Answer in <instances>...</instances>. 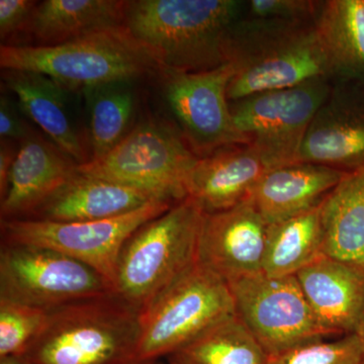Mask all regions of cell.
Segmentation results:
<instances>
[{"label": "cell", "mask_w": 364, "mask_h": 364, "mask_svg": "<svg viewBox=\"0 0 364 364\" xmlns=\"http://www.w3.org/2000/svg\"><path fill=\"white\" fill-rule=\"evenodd\" d=\"M242 2L235 0L128 1L124 26L160 70L195 73L230 61Z\"/></svg>", "instance_id": "6da1fadb"}, {"label": "cell", "mask_w": 364, "mask_h": 364, "mask_svg": "<svg viewBox=\"0 0 364 364\" xmlns=\"http://www.w3.org/2000/svg\"><path fill=\"white\" fill-rule=\"evenodd\" d=\"M203 217L202 208L186 198L139 227L117 258L114 296L143 313L195 267Z\"/></svg>", "instance_id": "7a4b0ae2"}, {"label": "cell", "mask_w": 364, "mask_h": 364, "mask_svg": "<svg viewBox=\"0 0 364 364\" xmlns=\"http://www.w3.org/2000/svg\"><path fill=\"white\" fill-rule=\"evenodd\" d=\"M249 21H238L232 39L230 102L332 77L315 26Z\"/></svg>", "instance_id": "3957f363"}, {"label": "cell", "mask_w": 364, "mask_h": 364, "mask_svg": "<svg viewBox=\"0 0 364 364\" xmlns=\"http://www.w3.org/2000/svg\"><path fill=\"white\" fill-rule=\"evenodd\" d=\"M0 67L37 72L67 90L82 91L161 73L147 50L124 26L55 46L2 44Z\"/></svg>", "instance_id": "277c9868"}, {"label": "cell", "mask_w": 364, "mask_h": 364, "mask_svg": "<svg viewBox=\"0 0 364 364\" xmlns=\"http://www.w3.org/2000/svg\"><path fill=\"white\" fill-rule=\"evenodd\" d=\"M141 314L114 294L49 311L23 358L33 364H124L133 359Z\"/></svg>", "instance_id": "5b68a950"}, {"label": "cell", "mask_w": 364, "mask_h": 364, "mask_svg": "<svg viewBox=\"0 0 364 364\" xmlns=\"http://www.w3.org/2000/svg\"><path fill=\"white\" fill-rule=\"evenodd\" d=\"M234 315L229 284L196 263L141 313L140 336L132 360H153L178 353Z\"/></svg>", "instance_id": "8992f818"}, {"label": "cell", "mask_w": 364, "mask_h": 364, "mask_svg": "<svg viewBox=\"0 0 364 364\" xmlns=\"http://www.w3.org/2000/svg\"><path fill=\"white\" fill-rule=\"evenodd\" d=\"M198 159L173 128L146 121L105 156L78 165L77 170L135 188L154 200L176 203L188 198L186 182Z\"/></svg>", "instance_id": "52a82bcc"}, {"label": "cell", "mask_w": 364, "mask_h": 364, "mask_svg": "<svg viewBox=\"0 0 364 364\" xmlns=\"http://www.w3.org/2000/svg\"><path fill=\"white\" fill-rule=\"evenodd\" d=\"M112 294L111 284L100 272L65 254L1 244L0 299L51 311Z\"/></svg>", "instance_id": "ba28073f"}, {"label": "cell", "mask_w": 364, "mask_h": 364, "mask_svg": "<svg viewBox=\"0 0 364 364\" xmlns=\"http://www.w3.org/2000/svg\"><path fill=\"white\" fill-rule=\"evenodd\" d=\"M329 79L234 102L230 107L235 128L273 168L298 162L306 131L331 95Z\"/></svg>", "instance_id": "9c48e42d"}, {"label": "cell", "mask_w": 364, "mask_h": 364, "mask_svg": "<svg viewBox=\"0 0 364 364\" xmlns=\"http://www.w3.org/2000/svg\"><path fill=\"white\" fill-rule=\"evenodd\" d=\"M173 205L154 200L129 214L100 221H1L2 243L39 246L65 254L97 270L112 289L117 258L124 242L139 227Z\"/></svg>", "instance_id": "30bf717a"}, {"label": "cell", "mask_w": 364, "mask_h": 364, "mask_svg": "<svg viewBox=\"0 0 364 364\" xmlns=\"http://www.w3.org/2000/svg\"><path fill=\"white\" fill-rule=\"evenodd\" d=\"M235 314L268 356L331 338L318 325L296 277L261 272L230 282Z\"/></svg>", "instance_id": "8fae6325"}, {"label": "cell", "mask_w": 364, "mask_h": 364, "mask_svg": "<svg viewBox=\"0 0 364 364\" xmlns=\"http://www.w3.org/2000/svg\"><path fill=\"white\" fill-rule=\"evenodd\" d=\"M234 73L231 61L212 70L160 73L165 97L182 136L198 157L228 146L247 144L235 128L227 97Z\"/></svg>", "instance_id": "7c38bea8"}, {"label": "cell", "mask_w": 364, "mask_h": 364, "mask_svg": "<svg viewBox=\"0 0 364 364\" xmlns=\"http://www.w3.org/2000/svg\"><path fill=\"white\" fill-rule=\"evenodd\" d=\"M267 225L248 200L229 210L203 214L198 263L228 284L263 272Z\"/></svg>", "instance_id": "4fadbf2b"}, {"label": "cell", "mask_w": 364, "mask_h": 364, "mask_svg": "<svg viewBox=\"0 0 364 364\" xmlns=\"http://www.w3.org/2000/svg\"><path fill=\"white\" fill-rule=\"evenodd\" d=\"M298 162L347 172L364 166V85L333 86L306 131Z\"/></svg>", "instance_id": "5bb4252c"}, {"label": "cell", "mask_w": 364, "mask_h": 364, "mask_svg": "<svg viewBox=\"0 0 364 364\" xmlns=\"http://www.w3.org/2000/svg\"><path fill=\"white\" fill-rule=\"evenodd\" d=\"M318 325L330 337L358 332L364 320V269L322 255L296 275Z\"/></svg>", "instance_id": "9a60e30c"}, {"label": "cell", "mask_w": 364, "mask_h": 364, "mask_svg": "<svg viewBox=\"0 0 364 364\" xmlns=\"http://www.w3.org/2000/svg\"><path fill=\"white\" fill-rule=\"evenodd\" d=\"M272 169L248 144L228 146L198 157L186 182V195L203 214L222 212L247 200Z\"/></svg>", "instance_id": "2e32d148"}, {"label": "cell", "mask_w": 364, "mask_h": 364, "mask_svg": "<svg viewBox=\"0 0 364 364\" xmlns=\"http://www.w3.org/2000/svg\"><path fill=\"white\" fill-rule=\"evenodd\" d=\"M78 164L55 144L31 134L21 141L1 198V221L28 219L73 174Z\"/></svg>", "instance_id": "e0dca14e"}, {"label": "cell", "mask_w": 364, "mask_h": 364, "mask_svg": "<svg viewBox=\"0 0 364 364\" xmlns=\"http://www.w3.org/2000/svg\"><path fill=\"white\" fill-rule=\"evenodd\" d=\"M142 191L76 171L28 219L88 222L112 219L154 202ZM162 202V200H161Z\"/></svg>", "instance_id": "ac0fdd59"}, {"label": "cell", "mask_w": 364, "mask_h": 364, "mask_svg": "<svg viewBox=\"0 0 364 364\" xmlns=\"http://www.w3.org/2000/svg\"><path fill=\"white\" fill-rule=\"evenodd\" d=\"M348 173L315 163L296 162L269 170L249 196L267 224L320 205Z\"/></svg>", "instance_id": "d6986e66"}, {"label": "cell", "mask_w": 364, "mask_h": 364, "mask_svg": "<svg viewBox=\"0 0 364 364\" xmlns=\"http://www.w3.org/2000/svg\"><path fill=\"white\" fill-rule=\"evenodd\" d=\"M1 76L21 112L42 129L50 142L78 165L90 161L69 111L66 88L37 72L4 70Z\"/></svg>", "instance_id": "ffe728a7"}, {"label": "cell", "mask_w": 364, "mask_h": 364, "mask_svg": "<svg viewBox=\"0 0 364 364\" xmlns=\"http://www.w3.org/2000/svg\"><path fill=\"white\" fill-rule=\"evenodd\" d=\"M128 1L45 0L38 4L25 33L33 46H55L123 26Z\"/></svg>", "instance_id": "44dd1931"}, {"label": "cell", "mask_w": 364, "mask_h": 364, "mask_svg": "<svg viewBox=\"0 0 364 364\" xmlns=\"http://www.w3.org/2000/svg\"><path fill=\"white\" fill-rule=\"evenodd\" d=\"M314 26L332 77L364 85V0L322 2Z\"/></svg>", "instance_id": "7402d4cb"}, {"label": "cell", "mask_w": 364, "mask_h": 364, "mask_svg": "<svg viewBox=\"0 0 364 364\" xmlns=\"http://www.w3.org/2000/svg\"><path fill=\"white\" fill-rule=\"evenodd\" d=\"M322 225L324 255L364 269V166L326 196Z\"/></svg>", "instance_id": "603a6c76"}, {"label": "cell", "mask_w": 364, "mask_h": 364, "mask_svg": "<svg viewBox=\"0 0 364 364\" xmlns=\"http://www.w3.org/2000/svg\"><path fill=\"white\" fill-rule=\"evenodd\" d=\"M322 203L267 225L263 273L272 277H293L324 255Z\"/></svg>", "instance_id": "cb8c5ba5"}, {"label": "cell", "mask_w": 364, "mask_h": 364, "mask_svg": "<svg viewBox=\"0 0 364 364\" xmlns=\"http://www.w3.org/2000/svg\"><path fill=\"white\" fill-rule=\"evenodd\" d=\"M130 83H107L83 90L90 114V160L105 156L128 135L135 109Z\"/></svg>", "instance_id": "d4e9b609"}, {"label": "cell", "mask_w": 364, "mask_h": 364, "mask_svg": "<svg viewBox=\"0 0 364 364\" xmlns=\"http://www.w3.org/2000/svg\"><path fill=\"white\" fill-rule=\"evenodd\" d=\"M178 353L196 364H268V354L236 315L208 329Z\"/></svg>", "instance_id": "484cf974"}, {"label": "cell", "mask_w": 364, "mask_h": 364, "mask_svg": "<svg viewBox=\"0 0 364 364\" xmlns=\"http://www.w3.org/2000/svg\"><path fill=\"white\" fill-rule=\"evenodd\" d=\"M48 315L43 309L0 299V358L25 355Z\"/></svg>", "instance_id": "4316f807"}, {"label": "cell", "mask_w": 364, "mask_h": 364, "mask_svg": "<svg viewBox=\"0 0 364 364\" xmlns=\"http://www.w3.org/2000/svg\"><path fill=\"white\" fill-rule=\"evenodd\" d=\"M268 364H363V346L353 333L299 345L270 355Z\"/></svg>", "instance_id": "83f0119b"}, {"label": "cell", "mask_w": 364, "mask_h": 364, "mask_svg": "<svg viewBox=\"0 0 364 364\" xmlns=\"http://www.w3.org/2000/svg\"><path fill=\"white\" fill-rule=\"evenodd\" d=\"M322 2L304 0H252L248 2L251 21L298 23L315 21Z\"/></svg>", "instance_id": "f1b7e54d"}, {"label": "cell", "mask_w": 364, "mask_h": 364, "mask_svg": "<svg viewBox=\"0 0 364 364\" xmlns=\"http://www.w3.org/2000/svg\"><path fill=\"white\" fill-rule=\"evenodd\" d=\"M38 6L31 0H0V38L6 40L25 32Z\"/></svg>", "instance_id": "f546056e"}, {"label": "cell", "mask_w": 364, "mask_h": 364, "mask_svg": "<svg viewBox=\"0 0 364 364\" xmlns=\"http://www.w3.org/2000/svg\"><path fill=\"white\" fill-rule=\"evenodd\" d=\"M21 109L7 95L0 97V136L1 140L23 141L31 135L30 129L21 117Z\"/></svg>", "instance_id": "4dcf8cb0"}, {"label": "cell", "mask_w": 364, "mask_h": 364, "mask_svg": "<svg viewBox=\"0 0 364 364\" xmlns=\"http://www.w3.org/2000/svg\"><path fill=\"white\" fill-rule=\"evenodd\" d=\"M11 142L13 141L1 140L0 143V198L6 195L9 174L18 153Z\"/></svg>", "instance_id": "1f68e13d"}, {"label": "cell", "mask_w": 364, "mask_h": 364, "mask_svg": "<svg viewBox=\"0 0 364 364\" xmlns=\"http://www.w3.org/2000/svg\"><path fill=\"white\" fill-rule=\"evenodd\" d=\"M167 364H196L181 353L172 354L167 358Z\"/></svg>", "instance_id": "d6a6232c"}, {"label": "cell", "mask_w": 364, "mask_h": 364, "mask_svg": "<svg viewBox=\"0 0 364 364\" xmlns=\"http://www.w3.org/2000/svg\"><path fill=\"white\" fill-rule=\"evenodd\" d=\"M0 364H33L23 356H7L0 358Z\"/></svg>", "instance_id": "836d02e7"}, {"label": "cell", "mask_w": 364, "mask_h": 364, "mask_svg": "<svg viewBox=\"0 0 364 364\" xmlns=\"http://www.w3.org/2000/svg\"><path fill=\"white\" fill-rule=\"evenodd\" d=\"M124 364H167L162 363L161 359H153V360H130Z\"/></svg>", "instance_id": "e575fe53"}, {"label": "cell", "mask_w": 364, "mask_h": 364, "mask_svg": "<svg viewBox=\"0 0 364 364\" xmlns=\"http://www.w3.org/2000/svg\"><path fill=\"white\" fill-rule=\"evenodd\" d=\"M356 334L358 335L359 339H360L361 346H363V364H364V320L363 324L360 325L358 332Z\"/></svg>", "instance_id": "d590c367"}]
</instances>
